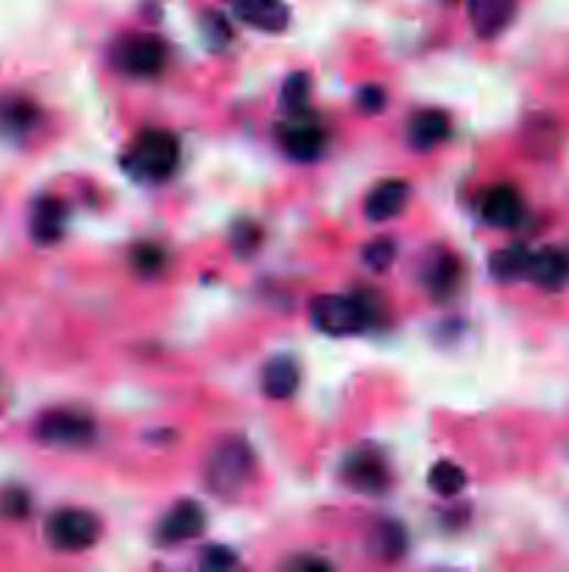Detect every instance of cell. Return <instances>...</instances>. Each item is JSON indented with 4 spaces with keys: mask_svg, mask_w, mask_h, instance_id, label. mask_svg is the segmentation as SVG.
I'll use <instances>...</instances> for the list:
<instances>
[{
    "mask_svg": "<svg viewBox=\"0 0 569 572\" xmlns=\"http://www.w3.org/2000/svg\"><path fill=\"white\" fill-rule=\"evenodd\" d=\"M374 301L369 296H343V294H324L316 296L310 305V321L318 332L332 338L354 336L365 330L374 319Z\"/></svg>",
    "mask_w": 569,
    "mask_h": 572,
    "instance_id": "cell-1",
    "label": "cell"
},
{
    "mask_svg": "<svg viewBox=\"0 0 569 572\" xmlns=\"http://www.w3.org/2000/svg\"><path fill=\"white\" fill-rule=\"evenodd\" d=\"M254 472V452L247 439H223L212 447L205 464V483L218 497H234Z\"/></svg>",
    "mask_w": 569,
    "mask_h": 572,
    "instance_id": "cell-2",
    "label": "cell"
},
{
    "mask_svg": "<svg viewBox=\"0 0 569 572\" xmlns=\"http://www.w3.org/2000/svg\"><path fill=\"white\" fill-rule=\"evenodd\" d=\"M179 163V140L165 129H149L129 148V170L145 182H165Z\"/></svg>",
    "mask_w": 569,
    "mask_h": 572,
    "instance_id": "cell-3",
    "label": "cell"
},
{
    "mask_svg": "<svg viewBox=\"0 0 569 572\" xmlns=\"http://www.w3.org/2000/svg\"><path fill=\"white\" fill-rule=\"evenodd\" d=\"M45 539L59 553H81L101 539V519L85 508H59L45 522Z\"/></svg>",
    "mask_w": 569,
    "mask_h": 572,
    "instance_id": "cell-4",
    "label": "cell"
},
{
    "mask_svg": "<svg viewBox=\"0 0 569 572\" xmlns=\"http://www.w3.org/2000/svg\"><path fill=\"white\" fill-rule=\"evenodd\" d=\"M168 45L154 34L123 36L112 51L114 67L132 79H156L168 67Z\"/></svg>",
    "mask_w": 569,
    "mask_h": 572,
    "instance_id": "cell-5",
    "label": "cell"
},
{
    "mask_svg": "<svg viewBox=\"0 0 569 572\" xmlns=\"http://www.w3.org/2000/svg\"><path fill=\"white\" fill-rule=\"evenodd\" d=\"M34 436L40 444L48 447H67V450L87 447L96 441V422H92V416L81 414V410H48L34 425Z\"/></svg>",
    "mask_w": 569,
    "mask_h": 572,
    "instance_id": "cell-6",
    "label": "cell"
},
{
    "mask_svg": "<svg viewBox=\"0 0 569 572\" xmlns=\"http://www.w3.org/2000/svg\"><path fill=\"white\" fill-rule=\"evenodd\" d=\"M343 481L360 494H383L391 486V466L374 447H358L343 461Z\"/></svg>",
    "mask_w": 569,
    "mask_h": 572,
    "instance_id": "cell-7",
    "label": "cell"
},
{
    "mask_svg": "<svg viewBox=\"0 0 569 572\" xmlns=\"http://www.w3.org/2000/svg\"><path fill=\"white\" fill-rule=\"evenodd\" d=\"M280 143L288 157L299 160V163H310V160L321 157L324 148H327V129L316 118H310L305 109V112L291 114V121L282 123Z\"/></svg>",
    "mask_w": 569,
    "mask_h": 572,
    "instance_id": "cell-8",
    "label": "cell"
},
{
    "mask_svg": "<svg viewBox=\"0 0 569 572\" xmlns=\"http://www.w3.org/2000/svg\"><path fill=\"white\" fill-rule=\"evenodd\" d=\"M207 528V512L196 501H182L171 508L162 522L156 525V542L160 544H182L201 537Z\"/></svg>",
    "mask_w": 569,
    "mask_h": 572,
    "instance_id": "cell-9",
    "label": "cell"
},
{
    "mask_svg": "<svg viewBox=\"0 0 569 572\" xmlns=\"http://www.w3.org/2000/svg\"><path fill=\"white\" fill-rule=\"evenodd\" d=\"M480 218L489 227L497 229L519 227L522 218H525V201H522L519 190L511 185L489 187L480 199Z\"/></svg>",
    "mask_w": 569,
    "mask_h": 572,
    "instance_id": "cell-10",
    "label": "cell"
},
{
    "mask_svg": "<svg viewBox=\"0 0 569 572\" xmlns=\"http://www.w3.org/2000/svg\"><path fill=\"white\" fill-rule=\"evenodd\" d=\"M463 277V265L461 257L447 249H436L425 257V265H422V279H425V288L430 290L433 299H450L452 294L458 290Z\"/></svg>",
    "mask_w": 569,
    "mask_h": 572,
    "instance_id": "cell-11",
    "label": "cell"
},
{
    "mask_svg": "<svg viewBox=\"0 0 569 572\" xmlns=\"http://www.w3.org/2000/svg\"><path fill=\"white\" fill-rule=\"evenodd\" d=\"M65 223H67V207L65 201L56 199V196H43L36 199L31 207L29 229L31 238H34L40 246H54L65 235Z\"/></svg>",
    "mask_w": 569,
    "mask_h": 572,
    "instance_id": "cell-12",
    "label": "cell"
},
{
    "mask_svg": "<svg viewBox=\"0 0 569 572\" xmlns=\"http://www.w3.org/2000/svg\"><path fill=\"white\" fill-rule=\"evenodd\" d=\"M411 201V185L405 179H385L369 190L365 196V218L369 221H391L400 216Z\"/></svg>",
    "mask_w": 569,
    "mask_h": 572,
    "instance_id": "cell-13",
    "label": "cell"
},
{
    "mask_svg": "<svg viewBox=\"0 0 569 572\" xmlns=\"http://www.w3.org/2000/svg\"><path fill=\"white\" fill-rule=\"evenodd\" d=\"M240 20L265 34H280L288 29L291 9L282 0H229Z\"/></svg>",
    "mask_w": 569,
    "mask_h": 572,
    "instance_id": "cell-14",
    "label": "cell"
},
{
    "mask_svg": "<svg viewBox=\"0 0 569 572\" xmlns=\"http://www.w3.org/2000/svg\"><path fill=\"white\" fill-rule=\"evenodd\" d=\"M519 0H472L469 3V20L480 40H494L514 23Z\"/></svg>",
    "mask_w": 569,
    "mask_h": 572,
    "instance_id": "cell-15",
    "label": "cell"
},
{
    "mask_svg": "<svg viewBox=\"0 0 569 572\" xmlns=\"http://www.w3.org/2000/svg\"><path fill=\"white\" fill-rule=\"evenodd\" d=\"M40 127V109L25 96H0V134L7 138H29Z\"/></svg>",
    "mask_w": 569,
    "mask_h": 572,
    "instance_id": "cell-16",
    "label": "cell"
},
{
    "mask_svg": "<svg viewBox=\"0 0 569 572\" xmlns=\"http://www.w3.org/2000/svg\"><path fill=\"white\" fill-rule=\"evenodd\" d=\"M450 114L441 112V109H419L408 123L411 145L419 151L436 148L438 143H444V140L450 138Z\"/></svg>",
    "mask_w": 569,
    "mask_h": 572,
    "instance_id": "cell-17",
    "label": "cell"
},
{
    "mask_svg": "<svg viewBox=\"0 0 569 572\" xmlns=\"http://www.w3.org/2000/svg\"><path fill=\"white\" fill-rule=\"evenodd\" d=\"M527 279H534V283L545 290L563 288V285L569 283V252L552 246L534 252Z\"/></svg>",
    "mask_w": 569,
    "mask_h": 572,
    "instance_id": "cell-18",
    "label": "cell"
},
{
    "mask_svg": "<svg viewBox=\"0 0 569 572\" xmlns=\"http://www.w3.org/2000/svg\"><path fill=\"white\" fill-rule=\"evenodd\" d=\"M263 392L269 394L271 399H288L294 397L296 388L302 383V374H299V363L288 355H276L271 358L269 363L263 366Z\"/></svg>",
    "mask_w": 569,
    "mask_h": 572,
    "instance_id": "cell-19",
    "label": "cell"
},
{
    "mask_svg": "<svg viewBox=\"0 0 569 572\" xmlns=\"http://www.w3.org/2000/svg\"><path fill=\"white\" fill-rule=\"evenodd\" d=\"M369 550L380 561H400L408 553V534L396 519H383L369 537Z\"/></svg>",
    "mask_w": 569,
    "mask_h": 572,
    "instance_id": "cell-20",
    "label": "cell"
},
{
    "mask_svg": "<svg viewBox=\"0 0 569 572\" xmlns=\"http://www.w3.org/2000/svg\"><path fill=\"white\" fill-rule=\"evenodd\" d=\"M530 260H534V252H530L525 243H511V246L492 254L489 272H492V277L500 279V283H514V279L527 277Z\"/></svg>",
    "mask_w": 569,
    "mask_h": 572,
    "instance_id": "cell-21",
    "label": "cell"
},
{
    "mask_svg": "<svg viewBox=\"0 0 569 572\" xmlns=\"http://www.w3.org/2000/svg\"><path fill=\"white\" fill-rule=\"evenodd\" d=\"M427 483H430V488L438 497H456L467 486V472L458 464H452V461H438L430 470V475H427Z\"/></svg>",
    "mask_w": 569,
    "mask_h": 572,
    "instance_id": "cell-22",
    "label": "cell"
},
{
    "mask_svg": "<svg viewBox=\"0 0 569 572\" xmlns=\"http://www.w3.org/2000/svg\"><path fill=\"white\" fill-rule=\"evenodd\" d=\"M165 263H168V254H165V249H162L160 243H138V246L132 249V265L143 277L160 274L162 268H165Z\"/></svg>",
    "mask_w": 569,
    "mask_h": 572,
    "instance_id": "cell-23",
    "label": "cell"
},
{
    "mask_svg": "<svg viewBox=\"0 0 569 572\" xmlns=\"http://www.w3.org/2000/svg\"><path fill=\"white\" fill-rule=\"evenodd\" d=\"M307 98H310V76H307V73H294V76H288V81L282 87V107L288 109L291 114L305 112Z\"/></svg>",
    "mask_w": 569,
    "mask_h": 572,
    "instance_id": "cell-24",
    "label": "cell"
},
{
    "mask_svg": "<svg viewBox=\"0 0 569 572\" xmlns=\"http://www.w3.org/2000/svg\"><path fill=\"white\" fill-rule=\"evenodd\" d=\"M396 260V243L391 238H374L369 246L363 249V263L372 272H389L391 263Z\"/></svg>",
    "mask_w": 569,
    "mask_h": 572,
    "instance_id": "cell-25",
    "label": "cell"
},
{
    "mask_svg": "<svg viewBox=\"0 0 569 572\" xmlns=\"http://www.w3.org/2000/svg\"><path fill=\"white\" fill-rule=\"evenodd\" d=\"M31 514V497L25 488L9 486L0 492V517L25 519Z\"/></svg>",
    "mask_w": 569,
    "mask_h": 572,
    "instance_id": "cell-26",
    "label": "cell"
},
{
    "mask_svg": "<svg viewBox=\"0 0 569 572\" xmlns=\"http://www.w3.org/2000/svg\"><path fill=\"white\" fill-rule=\"evenodd\" d=\"M238 553L232 548H227V544H210V548H205L201 556H198V566L207 572H227L232 566H238Z\"/></svg>",
    "mask_w": 569,
    "mask_h": 572,
    "instance_id": "cell-27",
    "label": "cell"
},
{
    "mask_svg": "<svg viewBox=\"0 0 569 572\" xmlns=\"http://www.w3.org/2000/svg\"><path fill=\"white\" fill-rule=\"evenodd\" d=\"M201 31H205V40L210 43V48H223L227 43H232V25L218 12H207L201 18Z\"/></svg>",
    "mask_w": 569,
    "mask_h": 572,
    "instance_id": "cell-28",
    "label": "cell"
},
{
    "mask_svg": "<svg viewBox=\"0 0 569 572\" xmlns=\"http://www.w3.org/2000/svg\"><path fill=\"white\" fill-rule=\"evenodd\" d=\"M260 238H263V232H260L252 221H240L238 227H234V235H232L234 252L247 257V254H252L254 249L260 246Z\"/></svg>",
    "mask_w": 569,
    "mask_h": 572,
    "instance_id": "cell-29",
    "label": "cell"
},
{
    "mask_svg": "<svg viewBox=\"0 0 569 572\" xmlns=\"http://www.w3.org/2000/svg\"><path fill=\"white\" fill-rule=\"evenodd\" d=\"M358 107L363 109V112H383L385 109V90L383 87H363V90H358Z\"/></svg>",
    "mask_w": 569,
    "mask_h": 572,
    "instance_id": "cell-30",
    "label": "cell"
},
{
    "mask_svg": "<svg viewBox=\"0 0 569 572\" xmlns=\"http://www.w3.org/2000/svg\"><path fill=\"white\" fill-rule=\"evenodd\" d=\"M288 570L294 572H324V570H332V564L327 559H321V556H296V559H291Z\"/></svg>",
    "mask_w": 569,
    "mask_h": 572,
    "instance_id": "cell-31",
    "label": "cell"
}]
</instances>
